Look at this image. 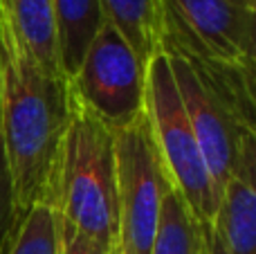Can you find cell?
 Returning a JSON list of instances; mask_svg holds the SVG:
<instances>
[{
  "label": "cell",
  "instance_id": "12",
  "mask_svg": "<svg viewBox=\"0 0 256 254\" xmlns=\"http://www.w3.org/2000/svg\"><path fill=\"white\" fill-rule=\"evenodd\" d=\"M7 254H58V212L45 205L27 210Z\"/></svg>",
  "mask_w": 256,
  "mask_h": 254
},
{
  "label": "cell",
  "instance_id": "1",
  "mask_svg": "<svg viewBox=\"0 0 256 254\" xmlns=\"http://www.w3.org/2000/svg\"><path fill=\"white\" fill-rule=\"evenodd\" d=\"M68 117V79L34 61L0 9V142L18 216L36 205L58 207Z\"/></svg>",
  "mask_w": 256,
  "mask_h": 254
},
{
  "label": "cell",
  "instance_id": "6",
  "mask_svg": "<svg viewBox=\"0 0 256 254\" xmlns=\"http://www.w3.org/2000/svg\"><path fill=\"white\" fill-rule=\"evenodd\" d=\"M68 88L112 133L146 110V68L110 22L97 32Z\"/></svg>",
  "mask_w": 256,
  "mask_h": 254
},
{
  "label": "cell",
  "instance_id": "7",
  "mask_svg": "<svg viewBox=\"0 0 256 254\" xmlns=\"http://www.w3.org/2000/svg\"><path fill=\"white\" fill-rule=\"evenodd\" d=\"M256 138L248 140L225 184L214 223L202 232L204 254H256Z\"/></svg>",
  "mask_w": 256,
  "mask_h": 254
},
{
  "label": "cell",
  "instance_id": "5",
  "mask_svg": "<svg viewBox=\"0 0 256 254\" xmlns=\"http://www.w3.org/2000/svg\"><path fill=\"white\" fill-rule=\"evenodd\" d=\"M117 164L120 254H150L158 236L160 212L171 182L160 160L148 117L140 115L112 133Z\"/></svg>",
  "mask_w": 256,
  "mask_h": 254
},
{
  "label": "cell",
  "instance_id": "3",
  "mask_svg": "<svg viewBox=\"0 0 256 254\" xmlns=\"http://www.w3.org/2000/svg\"><path fill=\"white\" fill-rule=\"evenodd\" d=\"M162 52L254 76L256 0H162Z\"/></svg>",
  "mask_w": 256,
  "mask_h": 254
},
{
  "label": "cell",
  "instance_id": "9",
  "mask_svg": "<svg viewBox=\"0 0 256 254\" xmlns=\"http://www.w3.org/2000/svg\"><path fill=\"white\" fill-rule=\"evenodd\" d=\"M106 22L130 45L142 66L158 54L164 45L162 0H99Z\"/></svg>",
  "mask_w": 256,
  "mask_h": 254
},
{
  "label": "cell",
  "instance_id": "13",
  "mask_svg": "<svg viewBox=\"0 0 256 254\" xmlns=\"http://www.w3.org/2000/svg\"><path fill=\"white\" fill-rule=\"evenodd\" d=\"M18 223H20V216L14 207L12 182H9V171L7 162H4L2 142H0V254L9 252L14 236H16Z\"/></svg>",
  "mask_w": 256,
  "mask_h": 254
},
{
  "label": "cell",
  "instance_id": "8",
  "mask_svg": "<svg viewBox=\"0 0 256 254\" xmlns=\"http://www.w3.org/2000/svg\"><path fill=\"white\" fill-rule=\"evenodd\" d=\"M52 16L61 74L72 79L106 18L99 0H52Z\"/></svg>",
  "mask_w": 256,
  "mask_h": 254
},
{
  "label": "cell",
  "instance_id": "4",
  "mask_svg": "<svg viewBox=\"0 0 256 254\" xmlns=\"http://www.w3.org/2000/svg\"><path fill=\"white\" fill-rule=\"evenodd\" d=\"M146 117L166 178L200 232H207L220 205V194L204 164L200 144L189 124L166 54L146 66Z\"/></svg>",
  "mask_w": 256,
  "mask_h": 254
},
{
  "label": "cell",
  "instance_id": "10",
  "mask_svg": "<svg viewBox=\"0 0 256 254\" xmlns=\"http://www.w3.org/2000/svg\"><path fill=\"white\" fill-rule=\"evenodd\" d=\"M0 9L34 61L50 74L63 76L58 66L52 0H0Z\"/></svg>",
  "mask_w": 256,
  "mask_h": 254
},
{
  "label": "cell",
  "instance_id": "14",
  "mask_svg": "<svg viewBox=\"0 0 256 254\" xmlns=\"http://www.w3.org/2000/svg\"><path fill=\"white\" fill-rule=\"evenodd\" d=\"M58 254H120V250L117 252L104 250L102 246H97L94 241L79 234L74 228L63 223L61 216H58Z\"/></svg>",
  "mask_w": 256,
  "mask_h": 254
},
{
  "label": "cell",
  "instance_id": "11",
  "mask_svg": "<svg viewBox=\"0 0 256 254\" xmlns=\"http://www.w3.org/2000/svg\"><path fill=\"white\" fill-rule=\"evenodd\" d=\"M150 254H204L202 232L173 187L164 196L158 236Z\"/></svg>",
  "mask_w": 256,
  "mask_h": 254
},
{
  "label": "cell",
  "instance_id": "2",
  "mask_svg": "<svg viewBox=\"0 0 256 254\" xmlns=\"http://www.w3.org/2000/svg\"><path fill=\"white\" fill-rule=\"evenodd\" d=\"M58 216L108 252L120 248L117 164L112 130L70 92L58 176Z\"/></svg>",
  "mask_w": 256,
  "mask_h": 254
}]
</instances>
